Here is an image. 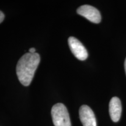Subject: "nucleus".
<instances>
[{
	"label": "nucleus",
	"mask_w": 126,
	"mask_h": 126,
	"mask_svg": "<svg viewBox=\"0 0 126 126\" xmlns=\"http://www.w3.org/2000/svg\"><path fill=\"white\" fill-rule=\"evenodd\" d=\"M40 61V56L36 53H26L19 60L16 68V75L23 85L28 86L31 84Z\"/></svg>",
	"instance_id": "nucleus-1"
},
{
	"label": "nucleus",
	"mask_w": 126,
	"mask_h": 126,
	"mask_svg": "<svg viewBox=\"0 0 126 126\" xmlns=\"http://www.w3.org/2000/svg\"><path fill=\"white\" fill-rule=\"evenodd\" d=\"M51 113L54 126H71L68 111L64 105H54L51 109Z\"/></svg>",
	"instance_id": "nucleus-2"
},
{
	"label": "nucleus",
	"mask_w": 126,
	"mask_h": 126,
	"mask_svg": "<svg viewBox=\"0 0 126 126\" xmlns=\"http://www.w3.org/2000/svg\"><path fill=\"white\" fill-rule=\"evenodd\" d=\"M68 42L71 51L77 59L81 61L87 59L88 56L87 50L79 40L71 36L68 38Z\"/></svg>",
	"instance_id": "nucleus-3"
},
{
	"label": "nucleus",
	"mask_w": 126,
	"mask_h": 126,
	"mask_svg": "<svg viewBox=\"0 0 126 126\" xmlns=\"http://www.w3.org/2000/svg\"><path fill=\"white\" fill-rule=\"evenodd\" d=\"M77 11L79 15L82 16L93 23H99L101 21V15L100 12L92 6L89 5H82L77 9Z\"/></svg>",
	"instance_id": "nucleus-4"
},
{
	"label": "nucleus",
	"mask_w": 126,
	"mask_h": 126,
	"mask_svg": "<svg viewBox=\"0 0 126 126\" xmlns=\"http://www.w3.org/2000/svg\"><path fill=\"white\" fill-rule=\"evenodd\" d=\"M80 120L83 126H97L96 120L93 110L87 105H82L79 110Z\"/></svg>",
	"instance_id": "nucleus-5"
},
{
	"label": "nucleus",
	"mask_w": 126,
	"mask_h": 126,
	"mask_svg": "<svg viewBox=\"0 0 126 126\" xmlns=\"http://www.w3.org/2000/svg\"><path fill=\"white\" fill-rule=\"evenodd\" d=\"M122 104L120 99L117 97H112L109 103V114L113 122H119L122 114Z\"/></svg>",
	"instance_id": "nucleus-6"
},
{
	"label": "nucleus",
	"mask_w": 126,
	"mask_h": 126,
	"mask_svg": "<svg viewBox=\"0 0 126 126\" xmlns=\"http://www.w3.org/2000/svg\"><path fill=\"white\" fill-rule=\"evenodd\" d=\"M4 18H5L4 14L2 13V12H1V11H0V23L2 22V21L4 19Z\"/></svg>",
	"instance_id": "nucleus-7"
},
{
	"label": "nucleus",
	"mask_w": 126,
	"mask_h": 126,
	"mask_svg": "<svg viewBox=\"0 0 126 126\" xmlns=\"http://www.w3.org/2000/svg\"><path fill=\"white\" fill-rule=\"evenodd\" d=\"M36 52V49L34 48H31L29 49V52L30 53H35Z\"/></svg>",
	"instance_id": "nucleus-8"
},
{
	"label": "nucleus",
	"mask_w": 126,
	"mask_h": 126,
	"mask_svg": "<svg viewBox=\"0 0 126 126\" xmlns=\"http://www.w3.org/2000/svg\"><path fill=\"white\" fill-rule=\"evenodd\" d=\"M124 68H125V71H126V59L125 60V62H124Z\"/></svg>",
	"instance_id": "nucleus-9"
}]
</instances>
